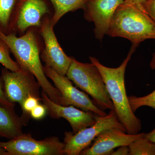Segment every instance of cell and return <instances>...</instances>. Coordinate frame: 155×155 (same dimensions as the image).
Instances as JSON below:
<instances>
[{
	"label": "cell",
	"instance_id": "cell-1",
	"mask_svg": "<svg viewBox=\"0 0 155 155\" xmlns=\"http://www.w3.org/2000/svg\"><path fill=\"white\" fill-rule=\"evenodd\" d=\"M0 38L8 45L21 69L31 72L43 91L53 101L61 105V92L49 81L44 71L40 56V44L34 29L28 28L19 37L14 33L5 34L0 31Z\"/></svg>",
	"mask_w": 155,
	"mask_h": 155
},
{
	"label": "cell",
	"instance_id": "cell-2",
	"mask_svg": "<svg viewBox=\"0 0 155 155\" xmlns=\"http://www.w3.org/2000/svg\"><path fill=\"white\" fill-rule=\"evenodd\" d=\"M136 48L132 46L128 55L119 67L110 68L101 64L94 57H89L91 62L97 68L105 83L108 93L114 104L116 116L125 126L127 133L136 134L141 129V121L130 108L125 83V70Z\"/></svg>",
	"mask_w": 155,
	"mask_h": 155
},
{
	"label": "cell",
	"instance_id": "cell-3",
	"mask_svg": "<svg viewBox=\"0 0 155 155\" xmlns=\"http://www.w3.org/2000/svg\"><path fill=\"white\" fill-rule=\"evenodd\" d=\"M107 35L127 39L136 48L146 40L155 39V22L143 6L123 3L114 13Z\"/></svg>",
	"mask_w": 155,
	"mask_h": 155
},
{
	"label": "cell",
	"instance_id": "cell-4",
	"mask_svg": "<svg viewBox=\"0 0 155 155\" xmlns=\"http://www.w3.org/2000/svg\"><path fill=\"white\" fill-rule=\"evenodd\" d=\"M66 76L76 86L91 96L100 109L115 110L104 78L94 64L81 63L72 57Z\"/></svg>",
	"mask_w": 155,
	"mask_h": 155
},
{
	"label": "cell",
	"instance_id": "cell-5",
	"mask_svg": "<svg viewBox=\"0 0 155 155\" xmlns=\"http://www.w3.org/2000/svg\"><path fill=\"white\" fill-rule=\"evenodd\" d=\"M94 124L73 134L71 131L65 132L64 138V155H78L83 150L88 147L92 142L104 130L117 128L124 130L126 129L119 121L115 110H110L105 116L95 114Z\"/></svg>",
	"mask_w": 155,
	"mask_h": 155
},
{
	"label": "cell",
	"instance_id": "cell-6",
	"mask_svg": "<svg viewBox=\"0 0 155 155\" xmlns=\"http://www.w3.org/2000/svg\"><path fill=\"white\" fill-rule=\"evenodd\" d=\"M0 145L8 155H63L64 143L57 137L36 140L30 133L22 134L7 142L0 141Z\"/></svg>",
	"mask_w": 155,
	"mask_h": 155
},
{
	"label": "cell",
	"instance_id": "cell-7",
	"mask_svg": "<svg viewBox=\"0 0 155 155\" xmlns=\"http://www.w3.org/2000/svg\"><path fill=\"white\" fill-rule=\"evenodd\" d=\"M1 77L6 97L10 102L18 103L21 107L29 96L42 101L39 93L40 86L35 76L27 70L22 69L17 72H12L3 68Z\"/></svg>",
	"mask_w": 155,
	"mask_h": 155
},
{
	"label": "cell",
	"instance_id": "cell-8",
	"mask_svg": "<svg viewBox=\"0 0 155 155\" xmlns=\"http://www.w3.org/2000/svg\"><path fill=\"white\" fill-rule=\"evenodd\" d=\"M43 69L46 76L52 81L56 88L61 92L62 106L72 105L82 110L91 112L100 116L107 115L98 107L85 93L73 86L71 81L66 75H60L46 65L43 66Z\"/></svg>",
	"mask_w": 155,
	"mask_h": 155
},
{
	"label": "cell",
	"instance_id": "cell-9",
	"mask_svg": "<svg viewBox=\"0 0 155 155\" xmlns=\"http://www.w3.org/2000/svg\"><path fill=\"white\" fill-rule=\"evenodd\" d=\"M39 28L45 45L41 54L42 60L58 74L66 76L72 63V57H68L62 49L54 32L51 19L47 16L43 19Z\"/></svg>",
	"mask_w": 155,
	"mask_h": 155
},
{
	"label": "cell",
	"instance_id": "cell-10",
	"mask_svg": "<svg viewBox=\"0 0 155 155\" xmlns=\"http://www.w3.org/2000/svg\"><path fill=\"white\" fill-rule=\"evenodd\" d=\"M49 12L45 0H19L12 20L11 33H24L28 28H39L42 18Z\"/></svg>",
	"mask_w": 155,
	"mask_h": 155
},
{
	"label": "cell",
	"instance_id": "cell-11",
	"mask_svg": "<svg viewBox=\"0 0 155 155\" xmlns=\"http://www.w3.org/2000/svg\"><path fill=\"white\" fill-rule=\"evenodd\" d=\"M124 0H88L83 8L84 17L94 23L95 36L101 40L107 35L109 26L116 9Z\"/></svg>",
	"mask_w": 155,
	"mask_h": 155
},
{
	"label": "cell",
	"instance_id": "cell-12",
	"mask_svg": "<svg viewBox=\"0 0 155 155\" xmlns=\"http://www.w3.org/2000/svg\"><path fill=\"white\" fill-rule=\"evenodd\" d=\"M41 98L48 115L53 119H66L72 127L73 134L91 126L96 122L94 113L81 110L72 105L58 104L53 101L43 91Z\"/></svg>",
	"mask_w": 155,
	"mask_h": 155
},
{
	"label": "cell",
	"instance_id": "cell-13",
	"mask_svg": "<svg viewBox=\"0 0 155 155\" xmlns=\"http://www.w3.org/2000/svg\"><path fill=\"white\" fill-rule=\"evenodd\" d=\"M117 128L104 130L94 140L92 145L83 150L81 155H110L114 149L122 146H129L134 140L144 136L145 133L136 134L126 133Z\"/></svg>",
	"mask_w": 155,
	"mask_h": 155
},
{
	"label": "cell",
	"instance_id": "cell-14",
	"mask_svg": "<svg viewBox=\"0 0 155 155\" xmlns=\"http://www.w3.org/2000/svg\"><path fill=\"white\" fill-rule=\"evenodd\" d=\"M24 126L21 117L14 109L0 105V137L12 139L23 134Z\"/></svg>",
	"mask_w": 155,
	"mask_h": 155
},
{
	"label": "cell",
	"instance_id": "cell-15",
	"mask_svg": "<svg viewBox=\"0 0 155 155\" xmlns=\"http://www.w3.org/2000/svg\"><path fill=\"white\" fill-rule=\"evenodd\" d=\"M52 4L54 13L51 23L53 27L65 14L79 9H83L88 0H50Z\"/></svg>",
	"mask_w": 155,
	"mask_h": 155
},
{
	"label": "cell",
	"instance_id": "cell-16",
	"mask_svg": "<svg viewBox=\"0 0 155 155\" xmlns=\"http://www.w3.org/2000/svg\"><path fill=\"white\" fill-rule=\"evenodd\" d=\"M19 0H0V31L11 33V25Z\"/></svg>",
	"mask_w": 155,
	"mask_h": 155
},
{
	"label": "cell",
	"instance_id": "cell-17",
	"mask_svg": "<svg viewBox=\"0 0 155 155\" xmlns=\"http://www.w3.org/2000/svg\"><path fill=\"white\" fill-rule=\"evenodd\" d=\"M128 147L129 155H155V143L144 135L134 140Z\"/></svg>",
	"mask_w": 155,
	"mask_h": 155
},
{
	"label": "cell",
	"instance_id": "cell-18",
	"mask_svg": "<svg viewBox=\"0 0 155 155\" xmlns=\"http://www.w3.org/2000/svg\"><path fill=\"white\" fill-rule=\"evenodd\" d=\"M9 50L8 45L0 38V64L12 72L19 71L22 69L17 61H13L10 57Z\"/></svg>",
	"mask_w": 155,
	"mask_h": 155
},
{
	"label": "cell",
	"instance_id": "cell-19",
	"mask_svg": "<svg viewBox=\"0 0 155 155\" xmlns=\"http://www.w3.org/2000/svg\"><path fill=\"white\" fill-rule=\"evenodd\" d=\"M131 110L135 113L139 108L147 106L155 109V89L150 94L145 96L137 97L134 95L128 97Z\"/></svg>",
	"mask_w": 155,
	"mask_h": 155
},
{
	"label": "cell",
	"instance_id": "cell-20",
	"mask_svg": "<svg viewBox=\"0 0 155 155\" xmlns=\"http://www.w3.org/2000/svg\"><path fill=\"white\" fill-rule=\"evenodd\" d=\"M47 110L43 105L39 104L30 112L31 117L35 119H41L45 116Z\"/></svg>",
	"mask_w": 155,
	"mask_h": 155
},
{
	"label": "cell",
	"instance_id": "cell-21",
	"mask_svg": "<svg viewBox=\"0 0 155 155\" xmlns=\"http://www.w3.org/2000/svg\"><path fill=\"white\" fill-rule=\"evenodd\" d=\"M0 105L12 109H14L15 105V104L10 102L6 97L1 77H0Z\"/></svg>",
	"mask_w": 155,
	"mask_h": 155
},
{
	"label": "cell",
	"instance_id": "cell-22",
	"mask_svg": "<svg viewBox=\"0 0 155 155\" xmlns=\"http://www.w3.org/2000/svg\"><path fill=\"white\" fill-rule=\"evenodd\" d=\"M144 11L155 22V0H147L142 4Z\"/></svg>",
	"mask_w": 155,
	"mask_h": 155
},
{
	"label": "cell",
	"instance_id": "cell-23",
	"mask_svg": "<svg viewBox=\"0 0 155 155\" xmlns=\"http://www.w3.org/2000/svg\"><path fill=\"white\" fill-rule=\"evenodd\" d=\"M129 148L128 146H122L118 150L114 151L111 155H129Z\"/></svg>",
	"mask_w": 155,
	"mask_h": 155
},
{
	"label": "cell",
	"instance_id": "cell-24",
	"mask_svg": "<svg viewBox=\"0 0 155 155\" xmlns=\"http://www.w3.org/2000/svg\"><path fill=\"white\" fill-rule=\"evenodd\" d=\"M147 0H124V3L142 6V4Z\"/></svg>",
	"mask_w": 155,
	"mask_h": 155
},
{
	"label": "cell",
	"instance_id": "cell-25",
	"mask_svg": "<svg viewBox=\"0 0 155 155\" xmlns=\"http://www.w3.org/2000/svg\"><path fill=\"white\" fill-rule=\"evenodd\" d=\"M144 137L155 143V128L148 133H145Z\"/></svg>",
	"mask_w": 155,
	"mask_h": 155
},
{
	"label": "cell",
	"instance_id": "cell-26",
	"mask_svg": "<svg viewBox=\"0 0 155 155\" xmlns=\"http://www.w3.org/2000/svg\"><path fill=\"white\" fill-rule=\"evenodd\" d=\"M150 67L153 70L155 69V53L153 54L152 59L150 63Z\"/></svg>",
	"mask_w": 155,
	"mask_h": 155
},
{
	"label": "cell",
	"instance_id": "cell-27",
	"mask_svg": "<svg viewBox=\"0 0 155 155\" xmlns=\"http://www.w3.org/2000/svg\"><path fill=\"white\" fill-rule=\"evenodd\" d=\"M0 155H8V153L0 145Z\"/></svg>",
	"mask_w": 155,
	"mask_h": 155
}]
</instances>
